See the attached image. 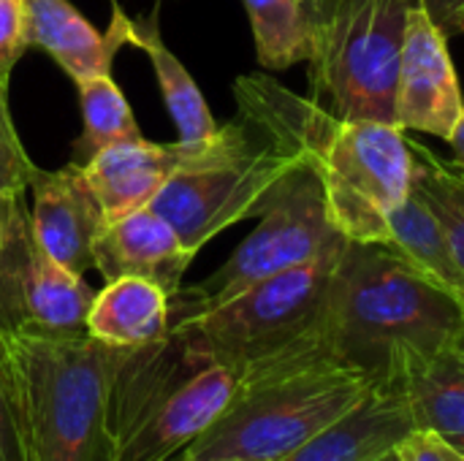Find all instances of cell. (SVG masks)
<instances>
[{
  "instance_id": "obj_20",
  "label": "cell",
  "mask_w": 464,
  "mask_h": 461,
  "mask_svg": "<svg viewBox=\"0 0 464 461\" xmlns=\"http://www.w3.org/2000/svg\"><path fill=\"white\" fill-rule=\"evenodd\" d=\"M245 11L261 68L285 71L313 57L315 30L302 0H245Z\"/></svg>"
},
{
  "instance_id": "obj_28",
  "label": "cell",
  "mask_w": 464,
  "mask_h": 461,
  "mask_svg": "<svg viewBox=\"0 0 464 461\" xmlns=\"http://www.w3.org/2000/svg\"><path fill=\"white\" fill-rule=\"evenodd\" d=\"M419 5L446 38L464 33V0H419Z\"/></svg>"
},
{
  "instance_id": "obj_14",
  "label": "cell",
  "mask_w": 464,
  "mask_h": 461,
  "mask_svg": "<svg viewBox=\"0 0 464 461\" xmlns=\"http://www.w3.org/2000/svg\"><path fill=\"white\" fill-rule=\"evenodd\" d=\"M413 429L400 389H372L340 421L275 461H370Z\"/></svg>"
},
{
  "instance_id": "obj_18",
  "label": "cell",
  "mask_w": 464,
  "mask_h": 461,
  "mask_svg": "<svg viewBox=\"0 0 464 461\" xmlns=\"http://www.w3.org/2000/svg\"><path fill=\"white\" fill-rule=\"evenodd\" d=\"M111 24L120 30L122 43H133L136 49H141L150 62L152 71L158 76V87L163 95V103L177 125L179 141L182 144H204L212 141L220 133V125L215 122L196 79L190 76V71L182 65V60L163 43L160 30L155 24V16L150 22H133L128 19L120 8L114 11Z\"/></svg>"
},
{
  "instance_id": "obj_11",
  "label": "cell",
  "mask_w": 464,
  "mask_h": 461,
  "mask_svg": "<svg viewBox=\"0 0 464 461\" xmlns=\"http://www.w3.org/2000/svg\"><path fill=\"white\" fill-rule=\"evenodd\" d=\"M462 117V87L449 52V38L416 3L408 11L400 49L394 125L449 141Z\"/></svg>"
},
{
  "instance_id": "obj_16",
  "label": "cell",
  "mask_w": 464,
  "mask_h": 461,
  "mask_svg": "<svg viewBox=\"0 0 464 461\" xmlns=\"http://www.w3.org/2000/svg\"><path fill=\"white\" fill-rule=\"evenodd\" d=\"M24 16L30 46L44 49L76 84L109 73L114 49L122 46L114 27L109 35L98 33L71 0H24Z\"/></svg>"
},
{
  "instance_id": "obj_5",
  "label": "cell",
  "mask_w": 464,
  "mask_h": 461,
  "mask_svg": "<svg viewBox=\"0 0 464 461\" xmlns=\"http://www.w3.org/2000/svg\"><path fill=\"white\" fill-rule=\"evenodd\" d=\"M19 389L27 461H101L106 391L122 348L87 331H0Z\"/></svg>"
},
{
  "instance_id": "obj_12",
  "label": "cell",
  "mask_w": 464,
  "mask_h": 461,
  "mask_svg": "<svg viewBox=\"0 0 464 461\" xmlns=\"http://www.w3.org/2000/svg\"><path fill=\"white\" fill-rule=\"evenodd\" d=\"M30 231L35 242L65 269L84 274L92 269V245L103 217L82 166L68 163L57 171L38 168L30 179Z\"/></svg>"
},
{
  "instance_id": "obj_15",
  "label": "cell",
  "mask_w": 464,
  "mask_h": 461,
  "mask_svg": "<svg viewBox=\"0 0 464 461\" xmlns=\"http://www.w3.org/2000/svg\"><path fill=\"white\" fill-rule=\"evenodd\" d=\"M392 389L402 391L413 429H427L464 454V337L411 359Z\"/></svg>"
},
{
  "instance_id": "obj_22",
  "label": "cell",
  "mask_w": 464,
  "mask_h": 461,
  "mask_svg": "<svg viewBox=\"0 0 464 461\" xmlns=\"http://www.w3.org/2000/svg\"><path fill=\"white\" fill-rule=\"evenodd\" d=\"M79 87V109H82V136L76 141V155L82 160L92 158L103 147L141 139V128L122 90L111 79V73L90 76L76 84Z\"/></svg>"
},
{
  "instance_id": "obj_13",
  "label": "cell",
  "mask_w": 464,
  "mask_h": 461,
  "mask_svg": "<svg viewBox=\"0 0 464 461\" xmlns=\"http://www.w3.org/2000/svg\"><path fill=\"white\" fill-rule=\"evenodd\" d=\"M196 255L198 250L188 247L179 234L147 206L101 228L92 245V269H98L106 283L117 277H144L174 296Z\"/></svg>"
},
{
  "instance_id": "obj_6",
  "label": "cell",
  "mask_w": 464,
  "mask_h": 461,
  "mask_svg": "<svg viewBox=\"0 0 464 461\" xmlns=\"http://www.w3.org/2000/svg\"><path fill=\"white\" fill-rule=\"evenodd\" d=\"M256 231L228 261L196 285H182L171 302V323L226 304L256 283L302 266L345 242L315 168L302 158L272 193ZM169 323V326H171Z\"/></svg>"
},
{
  "instance_id": "obj_29",
  "label": "cell",
  "mask_w": 464,
  "mask_h": 461,
  "mask_svg": "<svg viewBox=\"0 0 464 461\" xmlns=\"http://www.w3.org/2000/svg\"><path fill=\"white\" fill-rule=\"evenodd\" d=\"M22 196H11V193H3L0 190V247L8 242L11 236V228H14V220L19 215V206H22Z\"/></svg>"
},
{
  "instance_id": "obj_17",
  "label": "cell",
  "mask_w": 464,
  "mask_h": 461,
  "mask_svg": "<svg viewBox=\"0 0 464 461\" xmlns=\"http://www.w3.org/2000/svg\"><path fill=\"white\" fill-rule=\"evenodd\" d=\"M171 296L152 280H109L87 310L84 331L111 348H141L169 334Z\"/></svg>"
},
{
  "instance_id": "obj_19",
  "label": "cell",
  "mask_w": 464,
  "mask_h": 461,
  "mask_svg": "<svg viewBox=\"0 0 464 461\" xmlns=\"http://www.w3.org/2000/svg\"><path fill=\"white\" fill-rule=\"evenodd\" d=\"M383 245L421 277L464 302L462 280L454 266L446 234L430 206L413 193V185L411 193L389 212Z\"/></svg>"
},
{
  "instance_id": "obj_24",
  "label": "cell",
  "mask_w": 464,
  "mask_h": 461,
  "mask_svg": "<svg viewBox=\"0 0 464 461\" xmlns=\"http://www.w3.org/2000/svg\"><path fill=\"white\" fill-rule=\"evenodd\" d=\"M0 461H27L19 389L3 334H0Z\"/></svg>"
},
{
  "instance_id": "obj_10",
  "label": "cell",
  "mask_w": 464,
  "mask_h": 461,
  "mask_svg": "<svg viewBox=\"0 0 464 461\" xmlns=\"http://www.w3.org/2000/svg\"><path fill=\"white\" fill-rule=\"evenodd\" d=\"M92 288L57 264L33 236L22 201L8 242L0 247V331H84Z\"/></svg>"
},
{
  "instance_id": "obj_26",
  "label": "cell",
  "mask_w": 464,
  "mask_h": 461,
  "mask_svg": "<svg viewBox=\"0 0 464 461\" xmlns=\"http://www.w3.org/2000/svg\"><path fill=\"white\" fill-rule=\"evenodd\" d=\"M359 5H362V0H315V11H313L315 46H313L310 60L321 57L337 41V35L345 30V24L359 11Z\"/></svg>"
},
{
  "instance_id": "obj_4",
  "label": "cell",
  "mask_w": 464,
  "mask_h": 461,
  "mask_svg": "<svg viewBox=\"0 0 464 461\" xmlns=\"http://www.w3.org/2000/svg\"><path fill=\"white\" fill-rule=\"evenodd\" d=\"M372 389L318 351H285L239 375L234 399L182 461L280 459L340 421Z\"/></svg>"
},
{
  "instance_id": "obj_7",
  "label": "cell",
  "mask_w": 464,
  "mask_h": 461,
  "mask_svg": "<svg viewBox=\"0 0 464 461\" xmlns=\"http://www.w3.org/2000/svg\"><path fill=\"white\" fill-rule=\"evenodd\" d=\"M345 242L302 266L256 283L220 307L171 323L169 331L185 334L212 361L231 367L237 375L283 353L318 326Z\"/></svg>"
},
{
  "instance_id": "obj_9",
  "label": "cell",
  "mask_w": 464,
  "mask_h": 461,
  "mask_svg": "<svg viewBox=\"0 0 464 461\" xmlns=\"http://www.w3.org/2000/svg\"><path fill=\"white\" fill-rule=\"evenodd\" d=\"M256 144L253 128L237 120L220 125V133L204 144H182L179 139L174 144H155L141 136L103 147L79 166L98 201L103 226H109L130 212L147 209L177 171L239 158Z\"/></svg>"
},
{
  "instance_id": "obj_8",
  "label": "cell",
  "mask_w": 464,
  "mask_h": 461,
  "mask_svg": "<svg viewBox=\"0 0 464 461\" xmlns=\"http://www.w3.org/2000/svg\"><path fill=\"white\" fill-rule=\"evenodd\" d=\"M299 160V152L261 136V141L239 158L177 171L150 206L188 247L201 250L226 228L258 217Z\"/></svg>"
},
{
  "instance_id": "obj_30",
  "label": "cell",
  "mask_w": 464,
  "mask_h": 461,
  "mask_svg": "<svg viewBox=\"0 0 464 461\" xmlns=\"http://www.w3.org/2000/svg\"><path fill=\"white\" fill-rule=\"evenodd\" d=\"M449 147L454 152V163L464 168V117L459 120V125L454 128V133L449 136Z\"/></svg>"
},
{
  "instance_id": "obj_27",
  "label": "cell",
  "mask_w": 464,
  "mask_h": 461,
  "mask_svg": "<svg viewBox=\"0 0 464 461\" xmlns=\"http://www.w3.org/2000/svg\"><path fill=\"white\" fill-rule=\"evenodd\" d=\"M397 454L402 461H464L462 451L427 429H411L397 443Z\"/></svg>"
},
{
  "instance_id": "obj_2",
  "label": "cell",
  "mask_w": 464,
  "mask_h": 461,
  "mask_svg": "<svg viewBox=\"0 0 464 461\" xmlns=\"http://www.w3.org/2000/svg\"><path fill=\"white\" fill-rule=\"evenodd\" d=\"M464 337V302L438 288L386 245L345 242L315 342L324 356L392 389L411 359Z\"/></svg>"
},
{
  "instance_id": "obj_32",
  "label": "cell",
  "mask_w": 464,
  "mask_h": 461,
  "mask_svg": "<svg viewBox=\"0 0 464 461\" xmlns=\"http://www.w3.org/2000/svg\"><path fill=\"white\" fill-rule=\"evenodd\" d=\"M304 3V8H307V14H310V22H313V11H315V0H302Z\"/></svg>"
},
{
  "instance_id": "obj_3",
  "label": "cell",
  "mask_w": 464,
  "mask_h": 461,
  "mask_svg": "<svg viewBox=\"0 0 464 461\" xmlns=\"http://www.w3.org/2000/svg\"><path fill=\"white\" fill-rule=\"evenodd\" d=\"M237 386L231 367L212 361L179 331L122 348L106 391L101 461H182Z\"/></svg>"
},
{
  "instance_id": "obj_1",
  "label": "cell",
  "mask_w": 464,
  "mask_h": 461,
  "mask_svg": "<svg viewBox=\"0 0 464 461\" xmlns=\"http://www.w3.org/2000/svg\"><path fill=\"white\" fill-rule=\"evenodd\" d=\"M237 103L256 133L315 168L345 239L383 245L386 217L413 185V152L402 128L334 117L266 73L237 79Z\"/></svg>"
},
{
  "instance_id": "obj_21",
  "label": "cell",
  "mask_w": 464,
  "mask_h": 461,
  "mask_svg": "<svg viewBox=\"0 0 464 461\" xmlns=\"http://www.w3.org/2000/svg\"><path fill=\"white\" fill-rule=\"evenodd\" d=\"M411 152L413 193L430 206V212L440 223L464 288V168H459L454 160H440L419 141H411Z\"/></svg>"
},
{
  "instance_id": "obj_25",
  "label": "cell",
  "mask_w": 464,
  "mask_h": 461,
  "mask_svg": "<svg viewBox=\"0 0 464 461\" xmlns=\"http://www.w3.org/2000/svg\"><path fill=\"white\" fill-rule=\"evenodd\" d=\"M30 49L24 0H0V79L8 82L14 65Z\"/></svg>"
},
{
  "instance_id": "obj_31",
  "label": "cell",
  "mask_w": 464,
  "mask_h": 461,
  "mask_svg": "<svg viewBox=\"0 0 464 461\" xmlns=\"http://www.w3.org/2000/svg\"><path fill=\"white\" fill-rule=\"evenodd\" d=\"M370 461H402V459H400V454H397V446H394V448H389V451L378 454L375 459H370Z\"/></svg>"
},
{
  "instance_id": "obj_23",
  "label": "cell",
  "mask_w": 464,
  "mask_h": 461,
  "mask_svg": "<svg viewBox=\"0 0 464 461\" xmlns=\"http://www.w3.org/2000/svg\"><path fill=\"white\" fill-rule=\"evenodd\" d=\"M38 166L30 160L22 139L14 130L8 111V82L0 79V190L11 196H24Z\"/></svg>"
}]
</instances>
